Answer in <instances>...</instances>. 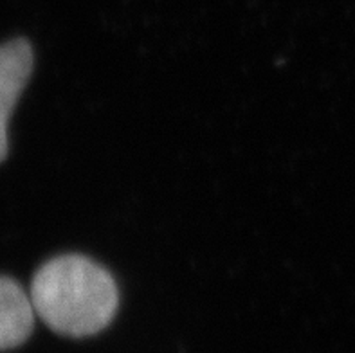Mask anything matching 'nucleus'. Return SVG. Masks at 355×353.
<instances>
[{
    "label": "nucleus",
    "mask_w": 355,
    "mask_h": 353,
    "mask_svg": "<svg viewBox=\"0 0 355 353\" xmlns=\"http://www.w3.org/2000/svg\"><path fill=\"white\" fill-rule=\"evenodd\" d=\"M36 316L67 337L94 336L110 325L119 307L112 274L83 255H63L38 268L31 283Z\"/></svg>",
    "instance_id": "1"
},
{
    "label": "nucleus",
    "mask_w": 355,
    "mask_h": 353,
    "mask_svg": "<svg viewBox=\"0 0 355 353\" xmlns=\"http://www.w3.org/2000/svg\"><path fill=\"white\" fill-rule=\"evenodd\" d=\"M35 307L15 279L0 276V350L26 343L35 327Z\"/></svg>",
    "instance_id": "3"
},
{
    "label": "nucleus",
    "mask_w": 355,
    "mask_h": 353,
    "mask_svg": "<svg viewBox=\"0 0 355 353\" xmlns=\"http://www.w3.org/2000/svg\"><path fill=\"white\" fill-rule=\"evenodd\" d=\"M33 47L24 38L0 45V162L8 155V123L33 72Z\"/></svg>",
    "instance_id": "2"
}]
</instances>
